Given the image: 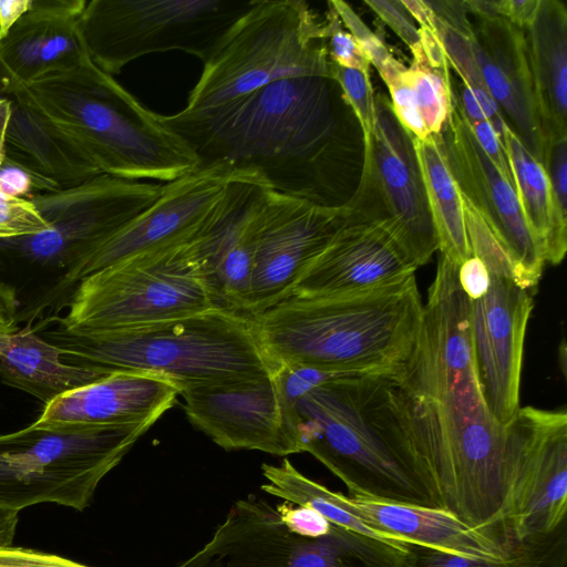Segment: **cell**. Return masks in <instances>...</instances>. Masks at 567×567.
<instances>
[{
  "label": "cell",
  "instance_id": "obj_23",
  "mask_svg": "<svg viewBox=\"0 0 567 567\" xmlns=\"http://www.w3.org/2000/svg\"><path fill=\"white\" fill-rule=\"evenodd\" d=\"M179 386L150 372H113L45 404L31 425L38 429L154 424L176 402Z\"/></svg>",
  "mask_w": 567,
  "mask_h": 567
},
{
  "label": "cell",
  "instance_id": "obj_4",
  "mask_svg": "<svg viewBox=\"0 0 567 567\" xmlns=\"http://www.w3.org/2000/svg\"><path fill=\"white\" fill-rule=\"evenodd\" d=\"M423 307L412 275L364 292L291 296L251 319L276 365L392 373L415 340Z\"/></svg>",
  "mask_w": 567,
  "mask_h": 567
},
{
  "label": "cell",
  "instance_id": "obj_34",
  "mask_svg": "<svg viewBox=\"0 0 567 567\" xmlns=\"http://www.w3.org/2000/svg\"><path fill=\"white\" fill-rule=\"evenodd\" d=\"M331 78L337 82L343 101L352 109L362 133L363 144L369 143L375 132V95L370 72L344 68L330 62Z\"/></svg>",
  "mask_w": 567,
  "mask_h": 567
},
{
  "label": "cell",
  "instance_id": "obj_26",
  "mask_svg": "<svg viewBox=\"0 0 567 567\" xmlns=\"http://www.w3.org/2000/svg\"><path fill=\"white\" fill-rule=\"evenodd\" d=\"M524 32L546 144L567 137L566 6L559 0H540L533 23Z\"/></svg>",
  "mask_w": 567,
  "mask_h": 567
},
{
  "label": "cell",
  "instance_id": "obj_32",
  "mask_svg": "<svg viewBox=\"0 0 567 567\" xmlns=\"http://www.w3.org/2000/svg\"><path fill=\"white\" fill-rule=\"evenodd\" d=\"M412 63L408 75L420 117L430 135H437L449 117L454 94L450 69L429 64L416 44L411 49Z\"/></svg>",
  "mask_w": 567,
  "mask_h": 567
},
{
  "label": "cell",
  "instance_id": "obj_6",
  "mask_svg": "<svg viewBox=\"0 0 567 567\" xmlns=\"http://www.w3.org/2000/svg\"><path fill=\"white\" fill-rule=\"evenodd\" d=\"M70 364L109 373L161 374L181 388L271 373L251 317L225 308L146 326L71 332L61 326L48 333Z\"/></svg>",
  "mask_w": 567,
  "mask_h": 567
},
{
  "label": "cell",
  "instance_id": "obj_52",
  "mask_svg": "<svg viewBox=\"0 0 567 567\" xmlns=\"http://www.w3.org/2000/svg\"><path fill=\"white\" fill-rule=\"evenodd\" d=\"M19 512L0 507V548L11 546L19 522Z\"/></svg>",
  "mask_w": 567,
  "mask_h": 567
},
{
  "label": "cell",
  "instance_id": "obj_42",
  "mask_svg": "<svg viewBox=\"0 0 567 567\" xmlns=\"http://www.w3.org/2000/svg\"><path fill=\"white\" fill-rule=\"evenodd\" d=\"M543 165L554 202L559 210L567 214V137L546 143Z\"/></svg>",
  "mask_w": 567,
  "mask_h": 567
},
{
  "label": "cell",
  "instance_id": "obj_20",
  "mask_svg": "<svg viewBox=\"0 0 567 567\" xmlns=\"http://www.w3.org/2000/svg\"><path fill=\"white\" fill-rule=\"evenodd\" d=\"M346 216L323 250L295 284L291 296L364 292L415 275L419 268L382 220L343 203Z\"/></svg>",
  "mask_w": 567,
  "mask_h": 567
},
{
  "label": "cell",
  "instance_id": "obj_39",
  "mask_svg": "<svg viewBox=\"0 0 567 567\" xmlns=\"http://www.w3.org/2000/svg\"><path fill=\"white\" fill-rule=\"evenodd\" d=\"M322 21L330 62L350 69L369 72L370 61L354 37L343 27L336 10L328 3Z\"/></svg>",
  "mask_w": 567,
  "mask_h": 567
},
{
  "label": "cell",
  "instance_id": "obj_41",
  "mask_svg": "<svg viewBox=\"0 0 567 567\" xmlns=\"http://www.w3.org/2000/svg\"><path fill=\"white\" fill-rule=\"evenodd\" d=\"M328 3L336 10L343 27L359 42L379 74L396 60L384 42L371 31L350 4L341 0H331Z\"/></svg>",
  "mask_w": 567,
  "mask_h": 567
},
{
  "label": "cell",
  "instance_id": "obj_37",
  "mask_svg": "<svg viewBox=\"0 0 567 567\" xmlns=\"http://www.w3.org/2000/svg\"><path fill=\"white\" fill-rule=\"evenodd\" d=\"M432 25L442 43L450 65L458 74L461 81L467 84L472 91L487 90L476 63L470 38L445 24L435 14L433 16Z\"/></svg>",
  "mask_w": 567,
  "mask_h": 567
},
{
  "label": "cell",
  "instance_id": "obj_45",
  "mask_svg": "<svg viewBox=\"0 0 567 567\" xmlns=\"http://www.w3.org/2000/svg\"><path fill=\"white\" fill-rule=\"evenodd\" d=\"M468 125L482 151L514 187L513 172L504 144L491 123L484 120L468 123Z\"/></svg>",
  "mask_w": 567,
  "mask_h": 567
},
{
  "label": "cell",
  "instance_id": "obj_29",
  "mask_svg": "<svg viewBox=\"0 0 567 567\" xmlns=\"http://www.w3.org/2000/svg\"><path fill=\"white\" fill-rule=\"evenodd\" d=\"M504 144L514 177V188L525 221L542 246L545 261L558 265L567 250V214L554 202L544 165L522 144L506 126Z\"/></svg>",
  "mask_w": 567,
  "mask_h": 567
},
{
  "label": "cell",
  "instance_id": "obj_25",
  "mask_svg": "<svg viewBox=\"0 0 567 567\" xmlns=\"http://www.w3.org/2000/svg\"><path fill=\"white\" fill-rule=\"evenodd\" d=\"M338 504L389 540L482 558H505L513 544L471 528L442 508L373 501L336 493Z\"/></svg>",
  "mask_w": 567,
  "mask_h": 567
},
{
  "label": "cell",
  "instance_id": "obj_43",
  "mask_svg": "<svg viewBox=\"0 0 567 567\" xmlns=\"http://www.w3.org/2000/svg\"><path fill=\"white\" fill-rule=\"evenodd\" d=\"M364 3L384 21L411 50L420 43L419 28L401 0H365Z\"/></svg>",
  "mask_w": 567,
  "mask_h": 567
},
{
  "label": "cell",
  "instance_id": "obj_40",
  "mask_svg": "<svg viewBox=\"0 0 567 567\" xmlns=\"http://www.w3.org/2000/svg\"><path fill=\"white\" fill-rule=\"evenodd\" d=\"M49 228L32 200L0 192V239L34 235Z\"/></svg>",
  "mask_w": 567,
  "mask_h": 567
},
{
  "label": "cell",
  "instance_id": "obj_11",
  "mask_svg": "<svg viewBox=\"0 0 567 567\" xmlns=\"http://www.w3.org/2000/svg\"><path fill=\"white\" fill-rule=\"evenodd\" d=\"M408 545L332 524L321 536L291 530L277 507L238 499L210 539L176 567H408Z\"/></svg>",
  "mask_w": 567,
  "mask_h": 567
},
{
  "label": "cell",
  "instance_id": "obj_53",
  "mask_svg": "<svg viewBox=\"0 0 567 567\" xmlns=\"http://www.w3.org/2000/svg\"><path fill=\"white\" fill-rule=\"evenodd\" d=\"M11 102L9 97L0 99V162L4 155V141Z\"/></svg>",
  "mask_w": 567,
  "mask_h": 567
},
{
  "label": "cell",
  "instance_id": "obj_9",
  "mask_svg": "<svg viewBox=\"0 0 567 567\" xmlns=\"http://www.w3.org/2000/svg\"><path fill=\"white\" fill-rule=\"evenodd\" d=\"M151 423L38 429L0 435V507L42 503L83 511L102 478Z\"/></svg>",
  "mask_w": 567,
  "mask_h": 567
},
{
  "label": "cell",
  "instance_id": "obj_1",
  "mask_svg": "<svg viewBox=\"0 0 567 567\" xmlns=\"http://www.w3.org/2000/svg\"><path fill=\"white\" fill-rule=\"evenodd\" d=\"M458 266L440 254L415 340L393 372L443 509L506 539L505 426L491 414L477 378L471 300Z\"/></svg>",
  "mask_w": 567,
  "mask_h": 567
},
{
  "label": "cell",
  "instance_id": "obj_36",
  "mask_svg": "<svg viewBox=\"0 0 567 567\" xmlns=\"http://www.w3.org/2000/svg\"><path fill=\"white\" fill-rule=\"evenodd\" d=\"M380 76L390 91L391 105L401 125L412 137H427L430 134L417 112L408 68L396 60Z\"/></svg>",
  "mask_w": 567,
  "mask_h": 567
},
{
  "label": "cell",
  "instance_id": "obj_5",
  "mask_svg": "<svg viewBox=\"0 0 567 567\" xmlns=\"http://www.w3.org/2000/svg\"><path fill=\"white\" fill-rule=\"evenodd\" d=\"M10 96L35 110L83 150L102 174L171 183L199 167L189 146L87 53Z\"/></svg>",
  "mask_w": 567,
  "mask_h": 567
},
{
  "label": "cell",
  "instance_id": "obj_31",
  "mask_svg": "<svg viewBox=\"0 0 567 567\" xmlns=\"http://www.w3.org/2000/svg\"><path fill=\"white\" fill-rule=\"evenodd\" d=\"M558 534L547 540L520 544L505 558H482L409 544L408 567H558Z\"/></svg>",
  "mask_w": 567,
  "mask_h": 567
},
{
  "label": "cell",
  "instance_id": "obj_48",
  "mask_svg": "<svg viewBox=\"0 0 567 567\" xmlns=\"http://www.w3.org/2000/svg\"><path fill=\"white\" fill-rule=\"evenodd\" d=\"M432 12L445 24L471 38L473 34L472 22L467 18L470 13L465 1L443 0L425 1Z\"/></svg>",
  "mask_w": 567,
  "mask_h": 567
},
{
  "label": "cell",
  "instance_id": "obj_12",
  "mask_svg": "<svg viewBox=\"0 0 567 567\" xmlns=\"http://www.w3.org/2000/svg\"><path fill=\"white\" fill-rule=\"evenodd\" d=\"M164 185L101 174L79 186L31 200L49 228L0 239V251L30 262L69 267L153 205Z\"/></svg>",
  "mask_w": 567,
  "mask_h": 567
},
{
  "label": "cell",
  "instance_id": "obj_51",
  "mask_svg": "<svg viewBox=\"0 0 567 567\" xmlns=\"http://www.w3.org/2000/svg\"><path fill=\"white\" fill-rule=\"evenodd\" d=\"M18 299L16 289L0 282V323L11 329L17 327Z\"/></svg>",
  "mask_w": 567,
  "mask_h": 567
},
{
  "label": "cell",
  "instance_id": "obj_44",
  "mask_svg": "<svg viewBox=\"0 0 567 567\" xmlns=\"http://www.w3.org/2000/svg\"><path fill=\"white\" fill-rule=\"evenodd\" d=\"M282 522L293 532L306 536H321L327 534L332 523L313 508L293 506L285 503L277 506Z\"/></svg>",
  "mask_w": 567,
  "mask_h": 567
},
{
  "label": "cell",
  "instance_id": "obj_50",
  "mask_svg": "<svg viewBox=\"0 0 567 567\" xmlns=\"http://www.w3.org/2000/svg\"><path fill=\"white\" fill-rule=\"evenodd\" d=\"M33 0H0V42L19 19L29 11Z\"/></svg>",
  "mask_w": 567,
  "mask_h": 567
},
{
  "label": "cell",
  "instance_id": "obj_30",
  "mask_svg": "<svg viewBox=\"0 0 567 567\" xmlns=\"http://www.w3.org/2000/svg\"><path fill=\"white\" fill-rule=\"evenodd\" d=\"M440 254L460 266L471 257L463 199L435 135L412 137Z\"/></svg>",
  "mask_w": 567,
  "mask_h": 567
},
{
  "label": "cell",
  "instance_id": "obj_35",
  "mask_svg": "<svg viewBox=\"0 0 567 567\" xmlns=\"http://www.w3.org/2000/svg\"><path fill=\"white\" fill-rule=\"evenodd\" d=\"M352 374L362 373L330 371L302 364H277L271 372L279 396L289 411H293L298 401L313 389Z\"/></svg>",
  "mask_w": 567,
  "mask_h": 567
},
{
  "label": "cell",
  "instance_id": "obj_54",
  "mask_svg": "<svg viewBox=\"0 0 567 567\" xmlns=\"http://www.w3.org/2000/svg\"><path fill=\"white\" fill-rule=\"evenodd\" d=\"M8 97L7 83L0 71V99Z\"/></svg>",
  "mask_w": 567,
  "mask_h": 567
},
{
  "label": "cell",
  "instance_id": "obj_18",
  "mask_svg": "<svg viewBox=\"0 0 567 567\" xmlns=\"http://www.w3.org/2000/svg\"><path fill=\"white\" fill-rule=\"evenodd\" d=\"M344 216L343 204L323 206L269 189L247 316L290 297L299 277L328 245Z\"/></svg>",
  "mask_w": 567,
  "mask_h": 567
},
{
  "label": "cell",
  "instance_id": "obj_8",
  "mask_svg": "<svg viewBox=\"0 0 567 567\" xmlns=\"http://www.w3.org/2000/svg\"><path fill=\"white\" fill-rule=\"evenodd\" d=\"M202 237L89 275L79 281L66 315L53 320L71 332H94L220 308L205 274Z\"/></svg>",
  "mask_w": 567,
  "mask_h": 567
},
{
  "label": "cell",
  "instance_id": "obj_19",
  "mask_svg": "<svg viewBox=\"0 0 567 567\" xmlns=\"http://www.w3.org/2000/svg\"><path fill=\"white\" fill-rule=\"evenodd\" d=\"M485 296L471 301V333L477 378L487 408L502 426L516 415L524 341L534 303L530 290L491 276Z\"/></svg>",
  "mask_w": 567,
  "mask_h": 567
},
{
  "label": "cell",
  "instance_id": "obj_10",
  "mask_svg": "<svg viewBox=\"0 0 567 567\" xmlns=\"http://www.w3.org/2000/svg\"><path fill=\"white\" fill-rule=\"evenodd\" d=\"M255 0H90L78 31L92 62L114 76L132 61L173 50L205 62Z\"/></svg>",
  "mask_w": 567,
  "mask_h": 567
},
{
  "label": "cell",
  "instance_id": "obj_13",
  "mask_svg": "<svg viewBox=\"0 0 567 567\" xmlns=\"http://www.w3.org/2000/svg\"><path fill=\"white\" fill-rule=\"evenodd\" d=\"M505 433L506 534L515 544L547 540L565 525L567 413L519 408Z\"/></svg>",
  "mask_w": 567,
  "mask_h": 567
},
{
  "label": "cell",
  "instance_id": "obj_46",
  "mask_svg": "<svg viewBox=\"0 0 567 567\" xmlns=\"http://www.w3.org/2000/svg\"><path fill=\"white\" fill-rule=\"evenodd\" d=\"M0 567H87L66 558L22 547L0 548Z\"/></svg>",
  "mask_w": 567,
  "mask_h": 567
},
{
  "label": "cell",
  "instance_id": "obj_17",
  "mask_svg": "<svg viewBox=\"0 0 567 567\" xmlns=\"http://www.w3.org/2000/svg\"><path fill=\"white\" fill-rule=\"evenodd\" d=\"M362 173L380 206V217L417 267L439 249L412 136L391 102L375 95V132L363 144Z\"/></svg>",
  "mask_w": 567,
  "mask_h": 567
},
{
  "label": "cell",
  "instance_id": "obj_24",
  "mask_svg": "<svg viewBox=\"0 0 567 567\" xmlns=\"http://www.w3.org/2000/svg\"><path fill=\"white\" fill-rule=\"evenodd\" d=\"M86 0H33L0 42L8 97L45 75L71 69L86 55L78 20Z\"/></svg>",
  "mask_w": 567,
  "mask_h": 567
},
{
  "label": "cell",
  "instance_id": "obj_38",
  "mask_svg": "<svg viewBox=\"0 0 567 567\" xmlns=\"http://www.w3.org/2000/svg\"><path fill=\"white\" fill-rule=\"evenodd\" d=\"M61 189L54 181L32 167L3 155L0 162V192L2 194L31 200L39 195Z\"/></svg>",
  "mask_w": 567,
  "mask_h": 567
},
{
  "label": "cell",
  "instance_id": "obj_22",
  "mask_svg": "<svg viewBox=\"0 0 567 567\" xmlns=\"http://www.w3.org/2000/svg\"><path fill=\"white\" fill-rule=\"evenodd\" d=\"M470 38L483 81L508 128L543 164L545 138L524 30L503 17L478 18Z\"/></svg>",
  "mask_w": 567,
  "mask_h": 567
},
{
  "label": "cell",
  "instance_id": "obj_2",
  "mask_svg": "<svg viewBox=\"0 0 567 567\" xmlns=\"http://www.w3.org/2000/svg\"><path fill=\"white\" fill-rule=\"evenodd\" d=\"M336 86L326 76L282 79L219 107L158 117L199 166L225 163L258 174L277 193L333 206L341 154Z\"/></svg>",
  "mask_w": 567,
  "mask_h": 567
},
{
  "label": "cell",
  "instance_id": "obj_21",
  "mask_svg": "<svg viewBox=\"0 0 567 567\" xmlns=\"http://www.w3.org/2000/svg\"><path fill=\"white\" fill-rule=\"evenodd\" d=\"M269 189L260 177L231 182L200 239L205 274L220 308L246 315Z\"/></svg>",
  "mask_w": 567,
  "mask_h": 567
},
{
  "label": "cell",
  "instance_id": "obj_7",
  "mask_svg": "<svg viewBox=\"0 0 567 567\" xmlns=\"http://www.w3.org/2000/svg\"><path fill=\"white\" fill-rule=\"evenodd\" d=\"M299 76L331 78L322 21L302 0H255L204 62L184 111L219 107Z\"/></svg>",
  "mask_w": 567,
  "mask_h": 567
},
{
  "label": "cell",
  "instance_id": "obj_16",
  "mask_svg": "<svg viewBox=\"0 0 567 567\" xmlns=\"http://www.w3.org/2000/svg\"><path fill=\"white\" fill-rule=\"evenodd\" d=\"M435 137L462 197L509 254L518 286L533 291L546 264L543 248L525 221L514 187L476 142L455 90L449 117Z\"/></svg>",
  "mask_w": 567,
  "mask_h": 567
},
{
  "label": "cell",
  "instance_id": "obj_47",
  "mask_svg": "<svg viewBox=\"0 0 567 567\" xmlns=\"http://www.w3.org/2000/svg\"><path fill=\"white\" fill-rule=\"evenodd\" d=\"M457 279L462 290L471 301L485 296L492 280L484 262L475 256H471L458 266Z\"/></svg>",
  "mask_w": 567,
  "mask_h": 567
},
{
  "label": "cell",
  "instance_id": "obj_3",
  "mask_svg": "<svg viewBox=\"0 0 567 567\" xmlns=\"http://www.w3.org/2000/svg\"><path fill=\"white\" fill-rule=\"evenodd\" d=\"M293 417L300 452L341 480L350 496L443 509L393 372L327 382L298 401Z\"/></svg>",
  "mask_w": 567,
  "mask_h": 567
},
{
  "label": "cell",
  "instance_id": "obj_49",
  "mask_svg": "<svg viewBox=\"0 0 567 567\" xmlns=\"http://www.w3.org/2000/svg\"><path fill=\"white\" fill-rule=\"evenodd\" d=\"M539 2L540 0H498V14L525 31L535 19Z\"/></svg>",
  "mask_w": 567,
  "mask_h": 567
},
{
  "label": "cell",
  "instance_id": "obj_55",
  "mask_svg": "<svg viewBox=\"0 0 567 567\" xmlns=\"http://www.w3.org/2000/svg\"><path fill=\"white\" fill-rule=\"evenodd\" d=\"M17 330H19V329H11V328L0 323V334L12 333V332H14Z\"/></svg>",
  "mask_w": 567,
  "mask_h": 567
},
{
  "label": "cell",
  "instance_id": "obj_14",
  "mask_svg": "<svg viewBox=\"0 0 567 567\" xmlns=\"http://www.w3.org/2000/svg\"><path fill=\"white\" fill-rule=\"evenodd\" d=\"M247 177L260 176L225 163H214L164 184L162 195L153 205L74 260L55 291L62 292L89 275L116 262L204 236L217 219L227 186Z\"/></svg>",
  "mask_w": 567,
  "mask_h": 567
},
{
  "label": "cell",
  "instance_id": "obj_27",
  "mask_svg": "<svg viewBox=\"0 0 567 567\" xmlns=\"http://www.w3.org/2000/svg\"><path fill=\"white\" fill-rule=\"evenodd\" d=\"M4 154L50 179L62 189L79 186L102 174L94 161L49 120L9 96Z\"/></svg>",
  "mask_w": 567,
  "mask_h": 567
},
{
  "label": "cell",
  "instance_id": "obj_28",
  "mask_svg": "<svg viewBox=\"0 0 567 567\" xmlns=\"http://www.w3.org/2000/svg\"><path fill=\"white\" fill-rule=\"evenodd\" d=\"M111 373L66 363L63 351L30 327L0 334V379L45 404Z\"/></svg>",
  "mask_w": 567,
  "mask_h": 567
},
{
  "label": "cell",
  "instance_id": "obj_15",
  "mask_svg": "<svg viewBox=\"0 0 567 567\" xmlns=\"http://www.w3.org/2000/svg\"><path fill=\"white\" fill-rule=\"evenodd\" d=\"M179 395L188 421L225 450L301 453L295 410L282 403L271 373L194 383Z\"/></svg>",
  "mask_w": 567,
  "mask_h": 567
},
{
  "label": "cell",
  "instance_id": "obj_33",
  "mask_svg": "<svg viewBox=\"0 0 567 567\" xmlns=\"http://www.w3.org/2000/svg\"><path fill=\"white\" fill-rule=\"evenodd\" d=\"M462 199L471 256L481 259L491 276L509 278L517 284V271L509 254L480 214Z\"/></svg>",
  "mask_w": 567,
  "mask_h": 567
}]
</instances>
